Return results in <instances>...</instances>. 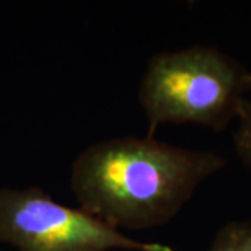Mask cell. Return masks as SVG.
<instances>
[{
  "mask_svg": "<svg viewBox=\"0 0 251 251\" xmlns=\"http://www.w3.org/2000/svg\"><path fill=\"white\" fill-rule=\"evenodd\" d=\"M251 73L237 60L208 46L161 52L150 59L138 100L152 138L162 123H196L215 131L237 119Z\"/></svg>",
  "mask_w": 251,
  "mask_h": 251,
  "instance_id": "cell-2",
  "label": "cell"
},
{
  "mask_svg": "<svg viewBox=\"0 0 251 251\" xmlns=\"http://www.w3.org/2000/svg\"><path fill=\"white\" fill-rule=\"evenodd\" d=\"M208 251H251V219L226 225Z\"/></svg>",
  "mask_w": 251,
  "mask_h": 251,
  "instance_id": "cell-4",
  "label": "cell"
},
{
  "mask_svg": "<svg viewBox=\"0 0 251 251\" xmlns=\"http://www.w3.org/2000/svg\"><path fill=\"white\" fill-rule=\"evenodd\" d=\"M0 243L18 251H175L131 239L84 209L59 204L42 188H0Z\"/></svg>",
  "mask_w": 251,
  "mask_h": 251,
  "instance_id": "cell-3",
  "label": "cell"
},
{
  "mask_svg": "<svg viewBox=\"0 0 251 251\" xmlns=\"http://www.w3.org/2000/svg\"><path fill=\"white\" fill-rule=\"evenodd\" d=\"M237 120L239 125L233 133L234 150L246 165H251V100L243 102Z\"/></svg>",
  "mask_w": 251,
  "mask_h": 251,
  "instance_id": "cell-5",
  "label": "cell"
},
{
  "mask_svg": "<svg viewBox=\"0 0 251 251\" xmlns=\"http://www.w3.org/2000/svg\"><path fill=\"white\" fill-rule=\"evenodd\" d=\"M224 158L145 137H122L85 148L72 166L81 209L119 230L169 222Z\"/></svg>",
  "mask_w": 251,
  "mask_h": 251,
  "instance_id": "cell-1",
  "label": "cell"
}]
</instances>
